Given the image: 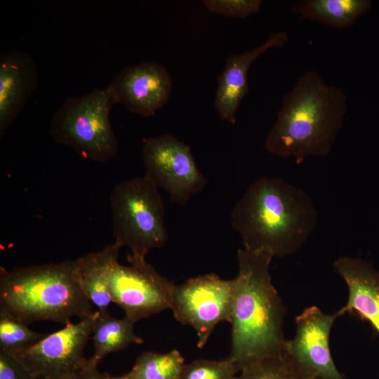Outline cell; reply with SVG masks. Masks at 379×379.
<instances>
[{"label":"cell","mask_w":379,"mask_h":379,"mask_svg":"<svg viewBox=\"0 0 379 379\" xmlns=\"http://www.w3.org/2000/svg\"><path fill=\"white\" fill-rule=\"evenodd\" d=\"M237 373L227 357L220 361L200 359L185 364L180 379H233Z\"/></svg>","instance_id":"cell-22"},{"label":"cell","mask_w":379,"mask_h":379,"mask_svg":"<svg viewBox=\"0 0 379 379\" xmlns=\"http://www.w3.org/2000/svg\"><path fill=\"white\" fill-rule=\"evenodd\" d=\"M234 279L231 350L227 356L238 372L261 359L282 353L286 307L272 282L273 256L239 248Z\"/></svg>","instance_id":"cell-2"},{"label":"cell","mask_w":379,"mask_h":379,"mask_svg":"<svg viewBox=\"0 0 379 379\" xmlns=\"http://www.w3.org/2000/svg\"><path fill=\"white\" fill-rule=\"evenodd\" d=\"M96 311L46 334L39 342L13 356L34 379H73L94 366L84 356Z\"/></svg>","instance_id":"cell-8"},{"label":"cell","mask_w":379,"mask_h":379,"mask_svg":"<svg viewBox=\"0 0 379 379\" xmlns=\"http://www.w3.org/2000/svg\"><path fill=\"white\" fill-rule=\"evenodd\" d=\"M108 254L107 246L100 251L89 253L75 260L79 284L86 298L99 312L107 311L112 303L106 274Z\"/></svg>","instance_id":"cell-18"},{"label":"cell","mask_w":379,"mask_h":379,"mask_svg":"<svg viewBox=\"0 0 379 379\" xmlns=\"http://www.w3.org/2000/svg\"><path fill=\"white\" fill-rule=\"evenodd\" d=\"M0 379H34L11 355L0 351Z\"/></svg>","instance_id":"cell-24"},{"label":"cell","mask_w":379,"mask_h":379,"mask_svg":"<svg viewBox=\"0 0 379 379\" xmlns=\"http://www.w3.org/2000/svg\"><path fill=\"white\" fill-rule=\"evenodd\" d=\"M371 6L369 0H306L293 6L300 20L308 19L342 29L354 24Z\"/></svg>","instance_id":"cell-16"},{"label":"cell","mask_w":379,"mask_h":379,"mask_svg":"<svg viewBox=\"0 0 379 379\" xmlns=\"http://www.w3.org/2000/svg\"><path fill=\"white\" fill-rule=\"evenodd\" d=\"M347 97L319 74L299 77L284 97L277 119L265 142L266 151L298 164L308 157L328 156L347 112Z\"/></svg>","instance_id":"cell-3"},{"label":"cell","mask_w":379,"mask_h":379,"mask_svg":"<svg viewBox=\"0 0 379 379\" xmlns=\"http://www.w3.org/2000/svg\"><path fill=\"white\" fill-rule=\"evenodd\" d=\"M39 83L38 69L31 56L9 49L0 56V138L23 109Z\"/></svg>","instance_id":"cell-13"},{"label":"cell","mask_w":379,"mask_h":379,"mask_svg":"<svg viewBox=\"0 0 379 379\" xmlns=\"http://www.w3.org/2000/svg\"><path fill=\"white\" fill-rule=\"evenodd\" d=\"M343 314L340 310L328 314L316 306L307 307L296 317L295 335L285 340L282 352L313 379H346L336 367L329 346L332 327Z\"/></svg>","instance_id":"cell-11"},{"label":"cell","mask_w":379,"mask_h":379,"mask_svg":"<svg viewBox=\"0 0 379 379\" xmlns=\"http://www.w3.org/2000/svg\"><path fill=\"white\" fill-rule=\"evenodd\" d=\"M73 379H121L119 375H111L98 371L97 367H91Z\"/></svg>","instance_id":"cell-25"},{"label":"cell","mask_w":379,"mask_h":379,"mask_svg":"<svg viewBox=\"0 0 379 379\" xmlns=\"http://www.w3.org/2000/svg\"><path fill=\"white\" fill-rule=\"evenodd\" d=\"M334 268L348 290L341 311L368 321L379 334V272L370 262L350 256L338 258Z\"/></svg>","instance_id":"cell-15"},{"label":"cell","mask_w":379,"mask_h":379,"mask_svg":"<svg viewBox=\"0 0 379 379\" xmlns=\"http://www.w3.org/2000/svg\"><path fill=\"white\" fill-rule=\"evenodd\" d=\"M233 379H313L302 373L282 352L253 363Z\"/></svg>","instance_id":"cell-21"},{"label":"cell","mask_w":379,"mask_h":379,"mask_svg":"<svg viewBox=\"0 0 379 379\" xmlns=\"http://www.w3.org/2000/svg\"><path fill=\"white\" fill-rule=\"evenodd\" d=\"M118 104L142 117H152L168 101L173 81L167 69L156 62L125 67L109 84Z\"/></svg>","instance_id":"cell-12"},{"label":"cell","mask_w":379,"mask_h":379,"mask_svg":"<svg viewBox=\"0 0 379 379\" xmlns=\"http://www.w3.org/2000/svg\"><path fill=\"white\" fill-rule=\"evenodd\" d=\"M288 41L286 32L270 34L261 45L239 54H231L218 77L214 106L220 119L236 123V112L242 99L248 93V73L251 65L269 50L281 47Z\"/></svg>","instance_id":"cell-14"},{"label":"cell","mask_w":379,"mask_h":379,"mask_svg":"<svg viewBox=\"0 0 379 379\" xmlns=\"http://www.w3.org/2000/svg\"><path fill=\"white\" fill-rule=\"evenodd\" d=\"M116 104L117 99L109 85L81 97L68 98L53 114L51 135L55 142L72 147L81 157L105 163L118 151L109 119Z\"/></svg>","instance_id":"cell-6"},{"label":"cell","mask_w":379,"mask_h":379,"mask_svg":"<svg viewBox=\"0 0 379 379\" xmlns=\"http://www.w3.org/2000/svg\"><path fill=\"white\" fill-rule=\"evenodd\" d=\"M0 310L27 325L50 321L64 326L96 311L79 284L75 260L10 270L1 267Z\"/></svg>","instance_id":"cell-4"},{"label":"cell","mask_w":379,"mask_h":379,"mask_svg":"<svg viewBox=\"0 0 379 379\" xmlns=\"http://www.w3.org/2000/svg\"><path fill=\"white\" fill-rule=\"evenodd\" d=\"M46 334L34 331L0 310V351L13 355L39 342Z\"/></svg>","instance_id":"cell-20"},{"label":"cell","mask_w":379,"mask_h":379,"mask_svg":"<svg viewBox=\"0 0 379 379\" xmlns=\"http://www.w3.org/2000/svg\"><path fill=\"white\" fill-rule=\"evenodd\" d=\"M317 208L302 188L280 178L262 177L251 183L231 213V225L244 248L273 258L296 253L314 232Z\"/></svg>","instance_id":"cell-1"},{"label":"cell","mask_w":379,"mask_h":379,"mask_svg":"<svg viewBox=\"0 0 379 379\" xmlns=\"http://www.w3.org/2000/svg\"><path fill=\"white\" fill-rule=\"evenodd\" d=\"M109 199L114 241L129 248V262L145 260L149 252L167 244L164 201L159 188L145 176L118 183Z\"/></svg>","instance_id":"cell-5"},{"label":"cell","mask_w":379,"mask_h":379,"mask_svg":"<svg viewBox=\"0 0 379 379\" xmlns=\"http://www.w3.org/2000/svg\"><path fill=\"white\" fill-rule=\"evenodd\" d=\"M142 160L144 176L166 191L173 203L185 205L206 185L190 147L171 134L147 138Z\"/></svg>","instance_id":"cell-10"},{"label":"cell","mask_w":379,"mask_h":379,"mask_svg":"<svg viewBox=\"0 0 379 379\" xmlns=\"http://www.w3.org/2000/svg\"><path fill=\"white\" fill-rule=\"evenodd\" d=\"M185 365L177 350L166 353L147 351L136 359L131 369L121 379H180Z\"/></svg>","instance_id":"cell-19"},{"label":"cell","mask_w":379,"mask_h":379,"mask_svg":"<svg viewBox=\"0 0 379 379\" xmlns=\"http://www.w3.org/2000/svg\"><path fill=\"white\" fill-rule=\"evenodd\" d=\"M234 291V279H222L215 274L175 286L171 310L178 321L194 329L199 348L205 345L218 324L230 322Z\"/></svg>","instance_id":"cell-9"},{"label":"cell","mask_w":379,"mask_h":379,"mask_svg":"<svg viewBox=\"0 0 379 379\" xmlns=\"http://www.w3.org/2000/svg\"><path fill=\"white\" fill-rule=\"evenodd\" d=\"M106 274L112 303L133 323L171 309L175 284L160 274L146 260L130 265L119 262L121 248L114 241L108 245Z\"/></svg>","instance_id":"cell-7"},{"label":"cell","mask_w":379,"mask_h":379,"mask_svg":"<svg viewBox=\"0 0 379 379\" xmlns=\"http://www.w3.org/2000/svg\"><path fill=\"white\" fill-rule=\"evenodd\" d=\"M205 8L217 14L230 18H244L260 11L261 0H204Z\"/></svg>","instance_id":"cell-23"},{"label":"cell","mask_w":379,"mask_h":379,"mask_svg":"<svg viewBox=\"0 0 379 379\" xmlns=\"http://www.w3.org/2000/svg\"><path fill=\"white\" fill-rule=\"evenodd\" d=\"M134 324L125 317L122 319L112 317L108 310H96L91 333L94 352L88 358L91 364L97 366L105 356L121 351L131 344L143 343V340L134 332Z\"/></svg>","instance_id":"cell-17"}]
</instances>
